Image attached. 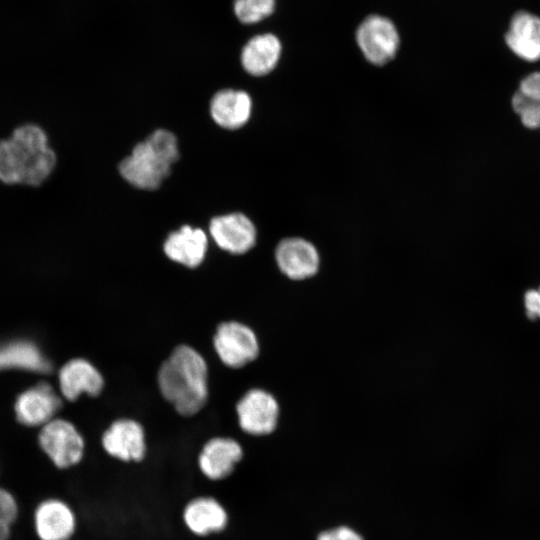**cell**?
Returning <instances> with one entry per match:
<instances>
[{
	"mask_svg": "<svg viewBox=\"0 0 540 540\" xmlns=\"http://www.w3.org/2000/svg\"><path fill=\"white\" fill-rule=\"evenodd\" d=\"M275 260L281 272L293 280H303L316 274L320 258L317 249L309 241L291 237L279 242Z\"/></svg>",
	"mask_w": 540,
	"mask_h": 540,
	"instance_id": "obj_13",
	"label": "cell"
},
{
	"mask_svg": "<svg viewBox=\"0 0 540 540\" xmlns=\"http://www.w3.org/2000/svg\"><path fill=\"white\" fill-rule=\"evenodd\" d=\"M282 53L280 39L272 33L253 36L241 51V64L253 76H264L278 64Z\"/></svg>",
	"mask_w": 540,
	"mask_h": 540,
	"instance_id": "obj_18",
	"label": "cell"
},
{
	"mask_svg": "<svg viewBox=\"0 0 540 540\" xmlns=\"http://www.w3.org/2000/svg\"><path fill=\"white\" fill-rule=\"evenodd\" d=\"M179 158L176 136L158 129L139 142L119 164L120 175L132 186L155 190L171 172Z\"/></svg>",
	"mask_w": 540,
	"mask_h": 540,
	"instance_id": "obj_3",
	"label": "cell"
},
{
	"mask_svg": "<svg viewBox=\"0 0 540 540\" xmlns=\"http://www.w3.org/2000/svg\"><path fill=\"white\" fill-rule=\"evenodd\" d=\"M102 446L108 455L119 461L141 462L147 451L144 428L132 419L116 420L104 432Z\"/></svg>",
	"mask_w": 540,
	"mask_h": 540,
	"instance_id": "obj_8",
	"label": "cell"
},
{
	"mask_svg": "<svg viewBox=\"0 0 540 540\" xmlns=\"http://www.w3.org/2000/svg\"><path fill=\"white\" fill-rule=\"evenodd\" d=\"M517 90L540 99V71H534L524 76L520 80Z\"/></svg>",
	"mask_w": 540,
	"mask_h": 540,
	"instance_id": "obj_25",
	"label": "cell"
},
{
	"mask_svg": "<svg viewBox=\"0 0 540 540\" xmlns=\"http://www.w3.org/2000/svg\"><path fill=\"white\" fill-rule=\"evenodd\" d=\"M511 107L526 129L540 130V99L516 90L511 97Z\"/></svg>",
	"mask_w": 540,
	"mask_h": 540,
	"instance_id": "obj_21",
	"label": "cell"
},
{
	"mask_svg": "<svg viewBox=\"0 0 540 540\" xmlns=\"http://www.w3.org/2000/svg\"><path fill=\"white\" fill-rule=\"evenodd\" d=\"M209 231L217 246L231 254H244L256 243L255 225L239 212L212 218Z\"/></svg>",
	"mask_w": 540,
	"mask_h": 540,
	"instance_id": "obj_12",
	"label": "cell"
},
{
	"mask_svg": "<svg viewBox=\"0 0 540 540\" xmlns=\"http://www.w3.org/2000/svg\"><path fill=\"white\" fill-rule=\"evenodd\" d=\"M213 344L220 360L230 368H241L254 361L259 354L254 331L235 321L224 322L217 327Z\"/></svg>",
	"mask_w": 540,
	"mask_h": 540,
	"instance_id": "obj_6",
	"label": "cell"
},
{
	"mask_svg": "<svg viewBox=\"0 0 540 540\" xmlns=\"http://www.w3.org/2000/svg\"><path fill=\"white\" fill-rule=\"evenodd\" d=\"M240 428L252 436L271 434L277 427L279 405L274 396L262 389H251L236 405Z\"/></svg>",
	"mask_w": 540,
	"mask_h": 540,
	"instance_id": "obj_7",
	"label": "cell"
},
{
	"mask_svg": "<svg viewBox=\"0 0 540 540\" xmlns=\"http://www.w3.org/2000/svg\"><path fill=\"white\" fill-rule=\"evenodd\" d=\"M316 540H364L362 536L347 526H339L334 529L321 532Z\"/></svg>",
	"mask_w": 540,
	"mask_h": 540,
	"instance_id": "obj_24",
	"label": "cell"
},
{
	"mask_svg": "<svg viewBox=\"0 0 540 540\" xmlns=\"http://www.w3.org/2000/svg\"><path fill=\"white\" fill-rule=\"evenodd\" d=\"M38 439L43 452L59 469L71 468L83 458L84 439L66 420L52 419L44 424Z\"/></svg>",
	"mask_w": 540,
	"mask_h": 540,
	"instance_id": "obj_5",
	"label": "cell"
},
{
	"mask_svg": "<svg viewBox=\"0 0 540 540\" xmlns=\"http://www.w3.org/2000/svg\"><path fill=\"white\" fill-rule=\"evenodd\" d=\"M243 456V448L236 440L214 437L203 445L197 459L198 468L206 479L223 481L232 476Z\"/></svg>",
	"mask_w": 540,
	"mask_h": 540,
	"instance_id": "obj_9",
	"label": "cell"
},
{
	"mask_svg": "<svg viewBox=\"0 0 540 540\" xmlns=\"http://www.w3.org/2000/svg\"><path fill=\"white\" fill-rule=\"evenodd\" d=\"M182 520L190 533L198 537H207L226 530L229 525V513L217 498L201 495L185 504Z\"/></svg>",
	"mask_w": 540,
	"mask_h": 540,
	"instance_id": "obj_10",
	"label": "cell"
},
{
	"mask_svg": "<svg viewBox=\"0 0 540 540\" xmlns=\"http://www.w3.org/2000/svg\"><path fill=\"white\" fill-rule=\"evenodd\" d=\"M252 102L242 90L223 89L214 94L210 114L220 127L235 130L245 125L250 117Z\"/></svg>",
	"mask_w": 540,
	"mask_h": 540,
	"instance_id": "obj_19",
	"label": "cell"
},
{
	"mask_svg": "<svg viewBox=\"0 0 540 540\" xmlns=\"http://www.w3.org/2000/svg\"><path fill=\"white\" fill-rule=\"evenodd\" d=\"M18 515L19 505L15 496L0 486V540H10Z\"/></svg>",
	"mask_w": 540,
	"mask_h": 540,
	"instance_id": "obj_23",
	"label": "cell"
},
{
	"mask_svg": "<svg viewBox=\"0 0 540 540\" xmlns=\"http://www.w3.org/2000/svg\"><path fill=\"white\" fill-rule=\"evenodd\" d=\"M509 50L526 62L540 60V17L528 11L516 12L504 36Z\"/></svg>",
	"mask_w": 540,
	"mask_h": 540,
	"instance_id": "obj_14",
	"label": "cell"
},
{
	"mask_svg": "<svg viewBox=\"0 0 540 540\" xmlns=\"http://www.w3.org/2000/svg\"><path fill=\"white\" fill-rule=\"evenodd\" d=\"M275 5L276 0H234L233 11L241 23L251 25L271 16Z\"/></svg>",
	"mask_w": 540,
	"mask_h": 540,
	"instance_id": "obj_22",
	"label": "cell"
},
{
	"mask_svg": "<svg viewBox=\"0 0 540 540\" xmlns=\"http://www.w3.org/2000/svg\"><path fill=\"white\" fill-rule=\"evenodd\" d=\"M56 161L45 131L36 124L21 125L0 140V181L5 184L39 186L53 172Z\"/></svg>",
	"mask_w": 540,
	"mask_h": 540,
	"instance_id": "obj_1",
	"label": "cell"
},
{
	"mask_svg": "<svg viewBox=\"0 0 540 540\" xmlns=\"http://www.w3.org/2000/svg\"><path fill=\"white\" fill-rule=\"evenodd\" d=\"M61 401L52 387L41 382L20 394L16 400L17 420L26 426L44 425L52 420Z\"/></svg>",
	"mask_w": 540,
	"mask_h": 540,
	"instance_id": "obj_15",
	"label": "cell"
},
{
	"mask_svg": "<svg viewBox=\"0 0 540 540\" xmlns=\"http://www.w3.org/2000/svg\"><path fill=\"white\" fill-rule=\"evenodd\" d=\"M355 39L365 59L377 66L391 61L400 47V34L396 25L388 17L378 14L362 20Z\"/></svg>",
	"mask_w": 540,
	"mask_h": 540,
	"instance_id": "obj_4",
	"label": "cell"
},
{
	"mask_svg": "<svg viewBox=\"0 0 540 540\" xmlns=\"http://www.w3.org/2000/svg\"><path fill=\"white\" fill-rule=\"evenodd\" d=\"M59 383L62 394L70 401L82 393L97 396L104 387L100 372L90 362L80 358L67 362L61 368Z\"/></svg>",
	"mask_w": 540,
	"mask_h": 540,
	"instance_id": "obj_17",
	"label": "cell"
},
{
	"mask_svg": "<svg viewBox=\"0 0 540 540\" xmlns=\"http://www.w3.org/2000/svg\"><path fill=\"white\" fill-rule=\"evenodd\" d=\"M162 396L182 416L199 412L208 399V368L205 359L194 348H174L158 371Z\"/></svg>",
	"mask_w": 540,
	"mask_h": 540,
	"instance_id": "obj_2",
	"label": "cell"
},
{
	"mask_svg": "<svg viewBox=\"0 0 540 540\" xmlns=\"http://www.w3.org/2000/svg\"><path fill=\"white\" fill-rule=\"evenodd\" d=\"M12 367L49 372L51 363L33 343L16 341L0 346V369Z\"/></svg>",
	"mask_w": 540,
	"mask_h": 540,
	"instance_id": "obj_20",
	"label": "cell"
},
{
	"mask_svg": "<svg viewBox=\"0 0 540 540\" xmlns=\"http://www.w3.org/2000/svg\"><path fill=\"white\" fill-rule=\"evenodd\" d=\"M526 315L530 319L540 318V287L528 290L524 295Z\"/></svg>",
	"mask_w": 540,
	"mask_h": 540,
	"instance_id": "obj_26",
	"label": "cell"
},
{
	"mask_svg": "<svg viewBox=\"0 0 540 540\" xmlns=\"http://www.w3.org/2000/svg\"><path fill=\"white\" fill-rule=\"evenodd\" d=\"M207 247V236L202 229L184 225L168 235L163 250L170 260L196 268L203 262Z\"/></svg>",
	"mask_w": 540,
	"mask_h": 540,
	"instance_id": "obj_16",
	"label": "cell"
},
{
	"mask_svg": "<svg viewBox=\"0 0 540 540\" xmlns=\"http://www.w3.org/2000/svg\"><path fill=\"white\" fill-rule=\"evenodd\" d=\"M33 522L39 540H70L77 527L73 509L58 498L41 501L34 510Z\"/></svg>",
	"mask_w": 540,
	"mask_h": 540,
	"instance_id": "obj_11",
	"label": "cell"
}]
</instances>
